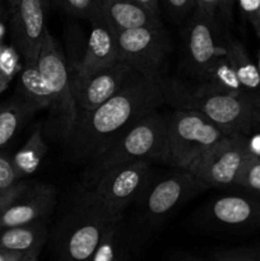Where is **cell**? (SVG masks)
I'll use <instances>...</instances> for the list:
<instances>
[{"label":"cell","instance_id":"6da1fadb","mask_svg":"<svg viewBox=\"0 0 260 261\" xmlns=\"http://www.w3.org/2000/svg\"><path fill=\"white\" fill-rule=\"evenodd\" d=\"M168 96L165 76H134L101 106L78 116L65 139L73 158L92 161L132 125L168 103Z\"/></svg>","mask_w":260,"mask_h":261},{"label":"cell","instance_id":"7a4b0ae2","mask_svg":"<svg viewBox=\"0 0 260 261\" xmlns=\"http://www.w3.org/2000/svg\"><path fill=\"white\" fill-rule=\"evenodd\" d=\"M93 189L79 186L51 233V250L64 261L89 260L119 217Z\"/></svg>","mask_w":260,"mask_h":261},{"label":"cell","instance_id":"3957f363","mask_svg":"<svg viewBox=\"0 0 260 261\" xmlns=\"http://www.w3.org/2000/svg\"><path fill=\"white\" fill-rule=\"evenodd\" d=\"M168 105L200 112L226 135H247L260 124V99L198 83L170 81Z\"/></svg>","mask_w":260,"mask_h":261},{"label":"cell","instance_id":"277c9868","mask_svg":"<svg viewBox=\"0 0 260 261\" xmlns=\"http://www.w3.org/2000/svg\"><path fill=\"white\" fill-rule=\"evenodd\" d=\"M168 114L150 112L125 130L101 154L89 161L82 175L81 186L92 189L111 171L138 161L161 162L165 148Z\"/></svg>","mask_w":260,"mask_h":261},{"label":"cell","instance_id":"5b68a950","mask_svg":"<svg viewBox=\"0 0 260 261\" xmlns=\"http://www.w3.org/2000/svg\"><path fill=\"white\" fill-rule=\"evenodd\" d=\"M226 137L200 112L176 107L172 112H168L161 163L173 168H188L198 155Z\"/></svg>","mask_w":260,"mask_h":261},{"label":"cell","instance_id":"8992f818","mask_svg":"<svg viewBox=\"0 0 260 261\" xmlns=\"http://www.w3.org/2000/svg\"><path fill=\"white\" fill-rule=\"evenodd\" d=\"M209 189L186 168H175L160 177L152 176L147 188L135 200L134 218L154 231L186 201Z\"/></svg>","mask_w":260,"mask_h":261},{"label":"cell","instance_id":"52a82bcc","mask_svg":"<svg viewBox=\"0 0 260 261\" xmlns=\"http://www.w3.org/2000/svg\"><path fill=\"white\" fill-rule=\"evenodd\" d=\"M37 66L51 93L50 127L61 139H66L76 121L75 101L71 91V74L58 43L46 28Z\"/></svg>","mask_w":260,"mask_h":261},{"label":"cell","instance_id":"ba28073f","mask_svg":"<svg viewBox=\"0 0 260 261\" xmlns=\"http://www.w3.org/2000/svg\"><path fill=\"white\" fill-rule=\"evenodd\" d=\"M226 191L200 209L199 222L212 231L249 233L260 229V194L245 190Z\"/></svg>","mask_w":260,"mask_h":261},{"label":"cell","instance_id":"9c48e42d","mask_svg":"<svg viewBox=\"0 0 260 261\" xmlns=\"http://www.w3.org/2000/svg\"><path fill=\"white\" fill-rule=\"evenodd\" d=\"M121 59L143 76H163L172 51L170 36L162 27H138L117 32Z\"/></svg>","mask_w":260,"mask_h":261},{"label":"cell","instance_id":"30bf717a","mask_svg":"<svg viewBox=\"0 0 260 261\" xmlns=\"http://www.w3.org/2000/svg\"><path fill=\"white\" fill-rule=\"evenodd\" d=\"M249 150L246 135H227L195 158L186 170L193 172L209 188H235L240 170L246 160Z\"/></svg>","mask_w":260,"mask_h":261},{"label":"cell","instance_id":"8fae6325","mask_svg":"<svg viewBox=\"0 0 260 261\" xmlns=\"http://www.w3.org/2000/svg\"><path fill=\"white\" fill-rule=\"evenodd\" d=\"M219 20L194 8L184 31L185 61L194 81L200 78L208 66L227 54L226 40L222 38Z\"/></svg>","mask_w":260,"mask_h":261},{"label":"cell","instance_id":"7c38bea8","mask_svg":"<svg viewBox=\"0 0 260 261\" xmlns=\"http://www.w3.org/2000/svg\"><path fill=\"white\" fill-rule=\"evenodd\" d=\"M137 75L139 74L124 59H119L88 76H71V91L78 116L88 114L101 106Z\"/></svg>","mask_w":260,"mask_h":261},{"label":"cell","instance_id":"4fadbf2b","mask_svg":"<svg viewBox=\"0 0 260 261\" xmlns=\"http://www.w3.org/2000/svg\"><path fill=\"white\" fill-rule=\"evenodd\" d=\"M152 176L150 161H138L109 172L92 189L115 213L122 214L139 198Z\"/></svg>","mask_w":260,"mask_h":261},{"label":"cell","instance_id":"5bb4252c","mask_svg":"<svg viewBox=\"0 0 260 261\" xmlns=\"http://www.w3.org/2000/svg\"><path fill=\"white\" fill-rule=\"evenodd\" d=\"M152 229L132 217L120 214L102 236L91 261H129L140 256Z\"/></svg>","mask_w":260,"mask_h":261},{"label":"cell","instance_id":"9a60e30c","mask_svg":"<svg viewBox=\"0 0 260 261\" xmlns=\"http://www.w3.org/2000/svg\"><path fill=\"white\" fill-rule=\"evenodd\" d=\"M48 0H19L12 12L13 45L22 55L23 64H36L47 28Z\"/></svg>","mask_w":260,"mask_h":261},{"label":"cell","instance_id":"2e32d148","mask_svg":"<svg viewBox=\"0 0 260 261\" xmlns=\"http://www.w3.org/2000/svg\"><path fill=\"white\" fill-rule=\"evenodd\" d=\"M56 204V190L50 184H30L0 211V228L47 219Z\"/></svg>","mask_w":260,"mask_h":261},{"label":"cell","instance_id":"e0dca14e","mask_svg":"<svg viewBox=\"0 0 260 261\" xmlns=\"http://www.w3.org/2000/svg\"><path fill=\"white\" fill-rule=\"evenodd\" d=\"M91 32L87 41L86 51L76 65L73 78H84L96 73L103 66L121 59L117 33L105 19L101 10L89 19Z\"/></svg>","mask_w":260,"mask_h":261},{"label":"cell","instance_id":"ac0fdd59","mask_svg":"<svg viewBox=\"0 0 260 261\" xmlns=\"http://www.w3.org/2000/svg\"><path fill=\"white\" fill-rule=\"evenodd\" d=\"M99 10L116 33L138 27H162L160 17L135 0H99Z\"/></svg>","mask_w":260,"mask_h":261},{"label":"cell","instance_id":"d6986e66","mask_svg":"<svg viewBox=\"0 0 260 261\" xmlns=\"http://www.w3.org/2000/svg\"><path fill=\"white\" fill-rule=\"evenodd\" d=\"M50 237L47 219L0 228V246L41 254Z\"/></svg>","mask_w":260,"mask_h":261},{"label":"cell","instance_id":"ffe728a7","mask_svg":"<svg viewBox=\"0 0 260 261\" xmlns=\"http://www.w3.org/2000/svg\"><path fill=\"white\" fill-rule=\"evenodd\" d=\"M227 56L233 66L242 88L250 96L260 99V73L256 63L247 53L246 47L237 40H226Z\"/></svg>","mask_w":260,"mask_h":261},{"label":"cell","instance_id":"44dd1931","mask_svg":"<svg viewBox=\"0 0 260 261\" xmlns=\"http://www.w3.org/2000/svg\"><path fill=\"white\" fill-rule=\"evenodd\" d=\"M18 96L27 102L33 110L48 109L51 105V93L38 70L36 64H23L19 71V79L17 86Z\"/></svg>","mask_w":260,"mask_h":261},{"label":"cell","instance_id":"7402d4cb","mask_svg":"<svg viewBox=\"0 0 260 261\" xmlns=\"http://www.w3.org/2000/svg\"><path fill=\"white\" fill-rule=\"evenodd\" d=\"M47 152L48 147L43 139L42 125L40 124L31 133L23 147H20V149L12 157V162L18 175L25 178L35 173L41 167V163Z\"/></svg>","mask_w":260,"mask_h":261},{"label":"cell","instance_id":"603a6c76","mask_svg":"<svg viewBox=\"0 0 260 261\" xmlns=\"http://www.w3.org/2000/svg\"><path fill=\"white\" fill-rule=\"evenodd\" d=\"M195 82L228 93L247 94L242 88L227 54L217 58Z\"/></svg>","mask_w":260,"mask_h":261},{"label":"cell","instance_id":"cb8c5ba5","mask_svg":"<svg viewBox=\"0 0 260 261\" xmlns=\"http://www.w3.org/2000/svg\"><path fill=\"white\" fill-rule=\"evenodd\" d=\"M35 110L19 96L0 106V152L15 137Z\"/></svg>","mask_w":260,"mask_h":261},{"label":"cell","instance_id":"d4e9b609","mask_svg":"<svg viewBox=\"0 0 260 261\" xmlns=\"http://www.w3.org/2000/svg\"><path fill=\"white\" fill-rule=\"evenodd\" d=\"M22 55L13 43L3 45L0 53V96L22 69Z\"/></svg>","mask_w":260,"mask_h":261},{"label":"cell","instance_id":"484cf974","mask_svg":"<svg viewBox=\"0 0 260 261\" xmlns=\"http://www.w3.org/2000/svg\"><path fill=\"white\" fill-rule=\"evenodd\" d=\"M204 260L213 261H260V242L221 249L209 252Z\"/></svg>","mask_w":260,"mask_h":261},{"label":"cell","instance_id":"4316f807","mask_svg":"<svg viewBox=\"0 0 260 261\" xmlns=\"http://www.w3.org/2000/svg\"><path fill=\"white\" fill-rule=\"evenodd\" d=\"M245 189L252 193L260 194V158L249 152L239 176L235 182V188Z\"/></svg>","mask_w":260,"mask_h":261},{"label":"cell","instance_id":"83f0119b","mask_svg":"<svg viewBox=\"0 0 260 261\" xmlns=\"http://www.w3.org/2000/svg\"><path fill=\"white\" fill-rule=\"evenodd\" d=\"M48 3L68 14L88 20L99 10V0H48Z\"/></svg>","mask_w":260,"mask_h":261},{"label":"cell","instance_id":"f1b7e54d","mask_svg":"<svg viewBox=\"0 0 260 261\" xmlns=\"http://www.w3.org/2000/svg\"><path fill=\"white\" fill-rule=\"evenodd\" d=\"M22 180L23 178L15 171L12 157L0 152V195L12 190Z\"/></svg>","mask_w":260,"mask_h":261},{"label":"cell","instance_id":"f546056e","mask_svg":"<svg viewBox=\"0 0 260 261\" xmlns=\"http://www.w3.org/2000/svg\"><path fill=\"white\" fill-rule=\"evenodd\" d=\"M236 0H195V8L203 10L212 17L228 20Z\"/></svg>","mask_w":260,"mask_h":261},{"label":"cell","instance_id":"4dcf8cb0","mask_svg":"<svg viewBox=\"0 0 260 261\" xmlns=\"http://www.w3.org/2000/svg\"><path fill=\"white\" fill-rule=\"evenodd\" d=\"M168 17L175 22H181L190 17L195 8V0H160Z\"/></svg>","mask_w":260,"mask_h":261},{"label":"cell","instance_id":"1f68e13d","mask_svg":"<svg viewBox=\"0 0 260 261\" xmlns=\"http://www.w3.org/2000/svg\"><path fill=\"white\" fill-rule=\"evenodd\" d=\"M241 14L260 40V0H236Z\"/></svg>","mask_w":260,"mask_h":261},{"label":"cell","instance_id":"d6a6232c","mask_svg":"<svg viewBox=\"0 0 260 261\" xmlns=\"http://www.w3.org/2000/svg\"><path fill=\"white\" fill-rule=\"evenodd\" d=\"M40 256L37 252L19 251L0 246V261H36Z\"/></svg>","mask_w":260,"mask_h":261},{"label":"cell","instance_id":"836d02e7","mask_svg":"<svg viewBox=\"0 0 260 261\" xmlns=\"http://www.w3.org/2000/svg\"><path fill=\"white\" fill-rule=\"evenodd\" d=\"M246 147L251 154L260 158V124L246 135Z\"/></svg>","mask_w":260,"mask_h":261},{"label":"cell","instance_id":"e575fe53","mask_svg":"<svg viewBox=\"0 0 260 261\" xmlns=\"http://www.w3.org/2000/svg\"><path fill=\"white\" fill-rule=\"evenodd\" d=\"M138 4L142 5L143 8L152 13L155 17H160V0H135Z\"/></svg>","mask_w":260,"mask_h":261},{"label":"cell","instance_id":"d590c367","mask_svg":"<svg viewBox=\"0 0 260 261\" xmlns=\"http://www.w3.org/2000/svg\"><path fill=\"white\" fill-rule=\"evenodd\" d=\"M8 4V8H9L10 12H13V10L15 9V7H17V4L19 3V0H5Z\"/></svg>","mask_w":260,"mask_h":261},{"label":"cell","instance_id":"8d00e7d4","mask_svg":"<svg viewBox=\"0 0 260 261\" xmlns=\"http://www.w3.org/2000/svg\"><path fill=\"white\" fill-rule=\"evenodd\" d=\"M5 31H7V27H5V23L3 20V18L0 17V38H4Z\"/></svg>","mask_w":260,"mask_h":261},{"label":"cell","instance_id":"74e56055","mask_svg":"<svg viewBox=\"0 0 260 261\" xmlns=\"http://www.w3.org/2000/svg\"><path fill=\"white\" fill-rule=\"evenodd\" d=\"M256 65H257V69H259V73H260V47H259V51H257V59H256Z\"/></svg>","mask_w":260,"mask_h":261},{"label":"cell","instance_id":"f35d334b","mask_svg":"<svg viewBox=\"0 0 260 261\" xmlns=\"http://www.w3.org/2000/svg\"><path fill=\"white\" fill-rule=\"evenodd\" d=\"M3 40H4V38H0V53H2L3 45H4V42H3Z\"/></svg>","mask_w":260,"mask_h":261},{"label":"cell","instance_id":"ab89813d","mask_svg":"<svg viewBox=\"0 0 260 261\" xmlns=\"http://www.w3.org/2000/svg\"><path fill=\"white\" fill-rule=\"evenodd\" d=\"M0 2H2V0H0Z\"/></svg>","mask_w":260,"mask_h":261}]
</instances>
